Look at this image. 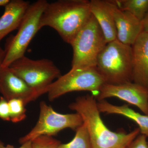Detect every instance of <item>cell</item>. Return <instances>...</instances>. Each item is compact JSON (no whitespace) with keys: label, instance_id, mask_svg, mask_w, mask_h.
I'll list each match as a JSON object with an SVG mask.
<instances>
[{"label":"cell","instance_id":"cell-25","mask_svg":"<svg viewBox=\"0 0 148 148\" xmlns=\"http://www.w3.org/2000/svg\"><path fill=\"white\" fill-rule=\"evenodd\" d=\"M10 0H0V7H5L9 2Z\"/></svg>","mask_w":148,"mask_h":148},{"label":"cell","instance_id":"cell-8","mask_svg":"<svg viewBox=\"0 0 148 148\" xmlns=\"http://www.w3.org/2000/svg\"><path fill=\"white\" fill-rule=\"evenodd\" d=\"M83 123L79 114L58 113L44 101H42L36 124L29 133L19 139V143L22 145L41 136L52 137L66 128L76 130Z\"/></svg>","mask_w":148,"mask_h":148},{"label":"cell","instance_id":"cell-6","mask_svg":"<svg viewBox=\"0 0 148 148\" xmlns=\"http://www.w3.org/2000/svg\"><path fill=\"white\" fill-rule=\"evenodd\" d=\"M9 67L40 96L47 93L54 80L62 75L53 61L46 58L34 60L24 56Z\"/></svg>","mask_w":148,"mask_h":148},{"label":"cell","instance_id":"cell-13","mask_svg":"<svg viewBox=\"0 0 148 148\" xmlns=\"http://www.w3.org/2000/svg\"><path fill=\"white\" fill-rule=\"evenodd\" d=\"M31 4L24 0H11L4 7L0 17V42L11 32L18 29Z\"/></svg>","mask_w":148,"mask_h":148},{"label":"cell","instance_id":"cell-17","mask_svg":"<svg viewBox=\"0 0 148 148\" xmlns=\"http://www.w3.org/2000/svg\"><path fill=\"white\" fill-rule=\"evenodd\" d=\"M75 131L73 139L69 143H61L58 148H92L89 133L85 125L83 123Z\"/></svg>","mask_w":148,"mask_h":148},{"label":"cell","instance_id":"cell-12","mask_svg":"<svg viewBox=\"0 0 148 148\" xmlns=\"http://www.w3.org/2000/svg\"><path fill=\"white\" fill-rule=\"evenodd\" d=\"M131 47L132 81L148 88V32H142Z\"/></svg>","mask_w":148,"mask_h":148},{"label":"cell","instance_id":"cell-19","mask_svg":"<svg viewBox=\"0 0 148 148\" xmlns=\"http://www.w3.org/2000/svg\"><path fill=\"white\" fill-rule=\"evenodd\" d=\"M32 148H58L61 142L51 136H41L32 141Z\"/></svg>","mask_w":148,"mask_h":148},{"label":"cell","instance_id":"cell-24","mask_svg":"<svg viewBox=\"0 0 148 148\" xmlns=\"http://www.w3.org/2000/svg\"><path fill=\"white\" fill-rule=\"evenodd\" d=\"M5 51L0 47V66H1L5 57Z\"/></svg>","mask_w":148,"mask_h":148},{"label":"cell","instance_id":"cell-10","mask_svg":"<svg viewBox=\"0 0 148 148\" xmlns=\"http://www.w3.org/2000/svg\"><path fill=\"white\" fill-rule=\"evenodd\" d=\"M0 93L7 101L20 99L26 106L40 97L24 80L12 71L9 67L1 66H0Z\"/></svg>","mask_w":148,"mask_h":148},{"label":"cell","instance_id":"cell-2","mask_svg":"<svg viewBox=\"0 0 148 148\" xmlns=\"http://www.w3.org/2000/svg\"><path fill=\"white\" fill-rule=\"evenodd\" d=\"M91 15L90 1L59 0L47 4L40 20V28L54 29L71 45Z\"/></svg>","mask_w":148,"mask_h":148},{"label":"cell","instance_id":"cell-4","mask_svg":"<svg viewBox=\"0 0 148 148\" xmlns=\"http://www.w3.org/2000/svg\"><path fill=\"white\" fill-rule=\"evenodd\" d=\"M107 43L101 27L91 14L71 44L73 50L71 69L96 67L98 55Z\"/></svg>","mask_w":148,"mask_h":148},{"label":"cell","instance_id":"cell-3","mask_svg":"<svg viewBox=\"0 0 148 148\" xmlns=\"http://www.w3.org/2000/svg\"><path fill=\"white\" fill-rule=\"evenodd\" d=\"M96 68L106 83L133 82L131 46L117 39L108 43L98 55Z\"/></svg>","mask_w":148,"mask_h":148},{"label":"cell","instance_id":"cell-20","mask_svg":"<svg viewBox=\"0 0 148 148\" xmlns=\"http://www.w3.org/2000/svg\"><path fill=\"white\" fill-rule=\"evenodd\" d=\"M0 118L5 121H10L8 101L2 96L0 98Z\"/></svg>","mask_w":148,"mask_h":148},{"label":"cell","instance_id":"cell-14","mask_svg":"<svg viewBox=\"0 0 148 148\" xmlns=\"http://www.w3.org/2000/svg\"><path fill=\"white\" fill-rule=\"evenodd\" d=\"M90 7L91 14L101 27L107 42L117 39L110 1L91 0Z\"/></svg>","mask_w":148,"mask_h":148},{"label":"cell","instance_id":"cell-22","mask_svg":"<svg viewBox=\"0 0 148 148\" xmlns=\"http://www.w3.org/2000/svg\"><path fill=\"white\" fill-rule=\"evenodd\" d=\"M0 148H15L13 146L8 145L5 146L4 144L0 140ZM17 148H32V141L27 142V143L22 144L21 147Z\"/></svg>","mask_w":148,"mask_h":148},{"label":"cell","instance_id":"cell-7","mask_svg":"<svg viewBox=\"0 0 148 148\" xmlns=\"http://www.w3.org/2000/svg\"><path fill=\"white\" fill-rule=\"evenodd\" d=\"M106 84L96 67L87 69H71L53 82L47 93L50 101L69 92L88 91L98 95Z\"/></svg>","mask_w":148,"mask_h":148},{"label":"cell","instance_id":"cell-1","mask_svg":"<svg viewBox=\"0 0 148 148\" xmlns=\"http://www.w3.org/2000/svg\"><path fill=\"white\" fill-rule=\"evenodd\" d=\"M69 107L81 116L89 133L92 148H126L140 133L138 127L129 133L109 129L101 118L93 95L79 96Z\"/></svg>","mask_w":148,"mask_h":148},{"label":"cell","instance_id":"cell-15","mask_svg":"<svg viewBox=\"0 0 148 148\" xmlns=\"http://www.w3.org/2000/svg\"><path fill=\"white\" fill-rule=\"evenodd\" d=\"M98 110L101 113L115 114L125 117L135 122L138 125L140 134L148 138V115L141 114L130 108L126 105L118 106L105 100L97 101Z\"/></svg>","mask_w":148,"mask_h":148},{"label":"cell","instance_id":"cell-5","mask_svg":"<svg viewBox=\"0 0 148 148\" xmlns=\"http://www.w3.org/2000/svg\"><path fill=\"white\" fill-rule=\"evenodd\" d=\"M48 3L46 0H38L30 5L16 34L10 38L6 44L2 66L9 67L14 61L25 56L29 43L40 29V20Z\"/></svg>","mask_w":148,"mask_h":148},{"label":"cell","instance_id":"cell-9","mask_svg":"<svg viewBox=\"0 0 148 148\" xmlns=\"http://www.w3.org/2000/svg\"><path fill=\"white\" fill-rule=\"evenodd\" d=\"M116 98L136 106L148 115V88L134 82L119 84H105L95 97L97 101Z\"/></svg>","mask_w":148,"mask_h":148},{"label":"cell","instance_id":"cell-21","mask_svg":"<svg viewBox=\"0 0 148 148\" xmlns=\"http://www.w3.org/2000/svg\"><path fill=\"white\" fill-rule=\"evenodd\" d=\"M145 135L140 134L126 148H148V142Z\"/></svg>","mask_w":148,"mask_h":148},{"label":"cell","instance_id":"cell-11","mask_svg":"<svg viewBox=\"0 0 148 148\" xmlns=\"http://www.w3.org/2000/svg\"><path fill=\"white\" fill-rule=\"evenodd\" d=\"M110 2L116 27L117 39L122 43L131 46L143 32L142 21L128 12L120 9L112 1Z\"/></svg>","mask_w":148,"mask_h":148},{"label":"cell","instance_id":"cell-18","mask_svg":"<svg viewBox=\"0 0 148 148\" xmlns=\"http://www.w3.org/2000/svg\"><path fill=\"white\" fill-rule=\"evenodd\" d=\"M10 111V121L14 123L19 122L25 119L26 109L22 100L13 99L8 101Z\"/></svg>","mask_w":148,"mask_h":148},{"label":"cell","instance_id":"cell-23","mask_svg":"<svg viewBox=\"0 0 148 148\" xmlns=\"http://www.w3.org/2000/svg\"><path fill=\"white\" fill-rule=\"evenodd\" d=\"M143 32H148V12L142 21Z\"/></svg>","mask_w":148,"mask_h":148},{"label":"cell","instance_id":"cell-16","mask_svg":"<svg viewBox=\"0 0 148 148\" xmlns=\"http://www.w3.org/2000/svg\"><path fill=\"white\" fill-rule=\"evenodd\" d=\"M121 10L126 11L140 21H143L148 12V0L112 1Z\"/></svg>","mask_w":148,"mask_h":148}]
</instances>
